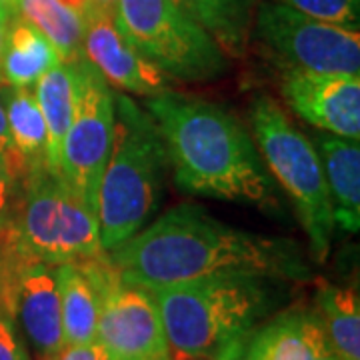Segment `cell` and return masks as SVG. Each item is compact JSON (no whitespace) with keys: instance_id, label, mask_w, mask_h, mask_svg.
I'll return each mask as SVG.
<instances>
[{"instance_id":"6da1fadb","label":"cell","mask_w":360,"mask_h":360,"mask_svg":"<svg viewBox=\"0 0 360 360\" xmlns=\"http://www.w3.org/2000/svg\"><path fill=\"white\" fill-rule=\"evenodd\" d=\"M124 283L155 290L219 274L304 278L309 266L288 238L260 236L180 205L106 252Z\"/></svg>"},{"instance_id":"7a4b0ae2","label":"cell","mask_w":360,"mask_h":360,"mask_svg":"<svg viewBox=\"0 0 360 360\" xmlns=\"http://www.w3.org/2000/svg\"><path fill=\"white\" fill-rule=\"evenodd\" d=\"M180 191L276 212L281 198L257 144L219 104L167 90L146 98Z\"/></svg>"},{"instance_id":"3957f363","label":"cell","mask_w":360,"mask_h":360,"mask_svg":"<svg viewBox=\"0 0 360 360\" xmlns=\"http://www.w3.org/2000/svg\"><path fill=\"white\" fill-rule=\"evenodd\" d=\"M167 335L170 360H243L266 312L262 276L219 274L148 290Z\"/></svg>"},{"instance_id":"277c9868","label":"cell","mask_w":360,"mask_h":360,"mask_svg":"<svg viewBox=\"0 0 360 360\" xmlns=\"http://www.w3.org/2000/svg\"><path fill=\"white\" fill-rule=\"evenodd\" d=\"M167 167V148L155 118L127 94H115V136L96 202L104 252L129 240L155 217Z\"/></svg>"},{"instance_id":"5b68a950","label":"cell","mask_w":360,"mask_h":360,"mask_svg":"<svg viewBox=\"0 0 360 360\" xmlns=\"http://www.w3.org/2000/svg\"><path fill=\"white\" fill-rule=\"evenodd\" d=\"M248 115L262 162L290 196L309 236L310 252L322 262L330 252L336 224L321 156L310 139L296 129L269 96H257Z\"/></svg>"},{"instance_id":"8992f818","label":"cell","mask_w":360,"mask_h":360,"mask_svg":"<svg viewBox=\"0 0 360 360\" xmlns=\"http://www.w3.org/2000/svg\"><path fill=\"white\" fill-rule=\"evenodd\" d=\"M14 229L26 252L46 264L104 255L96 214L51 168L32 170L22 179Z\"/></svg>"},{"instance_id":"52a82bcc","label":"cell","mask_w":360,"mask_h":360,"mask_svg":"<svg viewBox=\"0 0 360 360\" xmlns=\"http://www.w3.org/2000/svg\"><path fill=\"white\" fill-rule=\"evenodd\" d=\"M118 32L165 75L208 82L229 70L226 54L174 0H118Z\"/></svg>"},{"instance_id":"ba28073f","label":"cell","mask_w":360,"mask_h":360,"mask_svg":"<svg viewBox=\"0 0 360 360\" xmlns=\"http://www.w3.org/2000/svg\"><path fill=\"white\" fill-rule=\"evenodd\" d=\"M98 296L96 342L112 360H170L153 295L124 283L108 255L77 262Z\"/></svg>"},{"instance_id":"9c48e42d","label":"cell","mask_w":360,"mask_h":360,"mask_svg":"<svg viewBox=\"0 0 360 360\" xmlns=\"http://www.w3.org/2000/svg\"><path fill=\"white\" fill-rule=\"evenodd\" d=\"M252 34L284 70L319 75H359L356 28L322 22L278 2H258Z\"/></svg>"},{"instance_id":"30bf717a","label":"cell","mask_w":360,"mask_h":360,"mask_svg":"<svg viewBox=\"0 0 360 360\" xmlns=\"http://www.w3.org/2000/svg\"><path fill=\"white\" fill-rule=\"evenodd\" d=\"M72 68V116L63 142L60 176L96 214L98 188L115 136V90L84 58Z\"/></svg>"},{"instance_id":"8fae6325","label":"cell","mask_w":360,"mask_h":360,"mask_svg":"<svg viewBox=\"0 0 360 360\" xmlns=\"http://www.w3.org/2000/svg\"><path fill=\"white\" fill-rule=\"evenodd\" d=\"M281 94L288 108L321 132L360 139V77L284 70Z\"/></svg>"},{"instance_id":"7c38bea8","label":"cell","mask_w":360,"mask_h":360,"mask_svg":"<svg viewBox=\"0 0 360 360\" xmlns=\"http://www.w3.org/2000/svg\"><path fill=\"white\" fill-rule=\"evenodd\" d=\"M84 56L108 84L132 92L144 98H153L167 92L165 72L146 60L116 28L115 16L96 13L86 20Z\"/></svg>"},{"instance_id":"4fadbf2b","label":"cell","mask_w":360,"mask_h":360,"mask_svg":"<svg viewBox=\"0 0 360 360\" xmlns=\"http://www.w3.org/2000/svg\"><path fill=\"white\" fill-rule=\"evenodd\" d=\"M13 319H18L37 360H51L65 348L60 298L54 266L32 260L20 274Z\"/></svg>"},{"instance_id":"5bb4252c","label":"cell","mask_w":360,"mask_h":360,"mask_svg":"<svg viewBox=\"0 0 360 360\" xmlns=\"http://www.w3.org/2000/svg\"><path fill=\"white\" fill-rule=\"evenodd\" d=\"M312 146L321 156L335 224L345 232L360 229V148L356 141L316 132Z\"/></svg>"},{"instance_id":"9a60e30c","label":"cell","mask_w":360,"mask_h":360,"mask_svg":"<svg viewBox=\"0 0 360 360\" xmlns=\"http://www.w3.org/2000/svg\"><path fill=\"white\" fill-rule=\"evenodd\" d=\"M328 352L319 314L295 310L255 330L243 360H324Z\"/></svg>"},{"instance_id":"2e32d148","label":"cell","mask_w":360,"mask_h":360,"mask_svg":"<svg viewBox=\"0 0 360 360\" xmlns=\"http://www.w3.org/2000/svg\"><path fill=\"white\" fill-rule=\"evenodd\" d=\"M63 63L52 42L20 14L8 20L0 52V84L30 89L42 75Z\"/></svg>"},{"instance_id":"e0dca14e","label":"cell","mask_w":360,"mask_h":360,"mask_svg":"<svg viewBox=\"0 0 360 360\" xmlns=\"http://www.w3.org/2000/svg\"><path fill=\"white\" fill-rule=\"evenodd\" d=\"M200 25L226 56L240 58L248 51L258 0H174Z\"/></svg>"},{"instance_id":"ac0fdd59","label":"cell","mask_w":360,"mask_h":360,"mask_svg":"<svg viewBox=\"0 0 360 360\" xmlns=\"http://www.w3.org/2000/svg\"><path fill=\"white\" fill-rule=\"evenodd\" d=\"M65 345H92L98 328V296L77 262L54 266Z\"/></svg>"},{"instance_id":"d6986e66","label":"cell","mask_w":360,"mask_h":360,"mask_svg":"<svg viewBox=\"0 0 360 360\" xmlns=\"http://www.w3.org/2000/svg\"><path fill=\"white\" fill-rule=\"evenodd\" d=\"M0 98L6 115L8 134L16 155L20 156L26 174L39 168H49L46 158V124L34 92L30 89L4 86Z\"/></svg>"},{"instance_id":"ffe728a7","label":"cell","mask_w":360,"mask_h":360,"mask_svg":"<svg viewBox=\"0 0 360 360\" xmlns=\"http://www.w3.org/2000/svg\"><path fill=\"white\" fill-rule=\"evenodd\" d=\"M34 98L46 124V158L52 172L60 174L63 142L72 116V68L60 63L37 80Z\"/></svg>"},{"instance_id":"44dd1931","label":"cell","mask_w":360,"mask_h":360,"mask_svg":"<svg viewBox=\"0 0 360 360\" xmlns=\"http://www.w3.org/2000/svg\"><path fill=\"white\" fill-rule=\"evenodd\" d=\"M319 321L328 350L338 360H360V300L350 286H324Z\"/></svg>"},{"instance_id":"7402d4cb","label":"cell","mask_w":360,"mask_h":360,"mask_svg":"<svg viewBox=\"0 0 360 360\" xmlns=\"http://www.w3.org/2000/svg\"><path fill=\"white\" fill-rule=\"evenodd\" d=\"M51 40L63 63L84 58L86 22L58 0H18V13Z\"/></svg>"},{"instance_id":"603a6c76","label":"cell","mask_w":360,"mask_h":360,"mask_svg":"<svg viewBox=\"0 0 360 360\" xmlns=\"http://www.w3.org/2000/svg\"><path fill=\"white\" fill-rule=\"evenodd\" d=\"M292 8L296 13L322 22L356 28L360 20V0H272Z\"/></svg>"},{"instance_id":"cb8c5ba5","label":"cell","mask_w":360,"mask_h":360,"mask_svg":"<svg viewBox=\"0 0 360 360\" xmlns=\"http://www.w3.org/2000/svg\"><path fill=\"white\" fill-rule=\"evenodd\" d=\"M20 194H22V180L14 176L8 162L0 155V232L14 226Z\"/></svg>"},{"instance_id":"d4e9b609","label":"cell","mask_w":360,"mask_h":360,"mask_svg":"<svg viewBox=\"0 0 360 360\" xmlns=\"http://www.w3.org/2000/svg\"><path fill=\"white\" fill-rule=\"evenodd\" d=\"M0 360H28L25 347L14 333L13 321L0 312Z\"/></svg>"},{"instance_id":"484cf974","label":"cell","mask_w":360,"mask_h":360,"mask_svg":"<svg viewBox=\"0 0 360 360\" xmlns=\"http://www.w3.org/2000/svg\"><path fill=\"white\" fill-rule=\"evenodd\" d=\"M0 155L4 156V160L8 162V167L14 172V176L22 180L26 176V168L20 160V156L14 150L11 134H8V124H6V115H4V106H2V98H0Z\"/></svg>"},{"instance_id":"4316f807","label":"cell","mask_w":360,"mask_h":360,"mask_svg":"<svg viewBox=\"0 0 360 360\" xmlns=\"http://www.w3.org/2000/svg\"><path fill=\"white\" fill-rule=\"evenodd\" d=\"M51 360H112L98 342L92 345H65V348L54 354Z\"/></svg>"},{"instance_id":"83f0119b","label":"cell","mask_w":360,"mask_h":360,"mask_svg":"<svg viewBox=\"0 0 360 360\" xmlns=\"http://www.w3.org/2000/svg\"><path fill=\"white\" fill-rule=\"evenodd\" d=\"M58 2H63V4L68 6L70 11H75L78 16H82V18H84V22L89 20L92 14L96 13V8H94V2H92V0H58Z\"/></svg>"},{"instance_id":"f1b7e54d","label":"cell","mask_w":360,"mask_h":360,"mask_svg":"<svg viewBox=\"0 0 360 360\" xmlns=\"http://www.w3.org/2000/svg\"><path fill=\"white\" fill-rule=\"evenodd\" d=\"M92 2H94V8H96L98 13L110 14V16H115L116 14L118 0H92Z\"/></svg>"},{"instance_id":"f546056e","label":"cell","mask_w":360,"mask_h":360,"mask_svg":"<svg viewBox=\"0 0 360 360\" xmlns=\"http://www.w3.org/2000/svg\"><path fill=\"white\" fill-rule=\"evenodd\" d=\"M0 13L13 18L18 13V0H0Z\"/></svg>"},{"instance_id":"4dcf8cb0","label":"cell","mask_w":360,"mask_h":360,"mask_svg":"<svg viewBox=\"0 0 360 360\" xmlns=\"http://www.w3.org/2000/svg\"><path fill=\"white\" fill-rule=\"evenodd\" d=\"M8 16L0 13V52H2V42H4V34H6V26H8Z\"/></svg>"},{"instance_id":"1f68e13d","label":"cell","mask_w":360,"mask_h":360,"mask_svg":"<svg viewBox=\"0 0 360 360\" xmlns=\"http://www.w3.org/2000/svg\"><path fill=\"white\" fill-rule=\"evenodd\" d=\"M324 360H338V359H336L333 352H328V354H326V359H324Z\"/></svg>"}]
</instances>
